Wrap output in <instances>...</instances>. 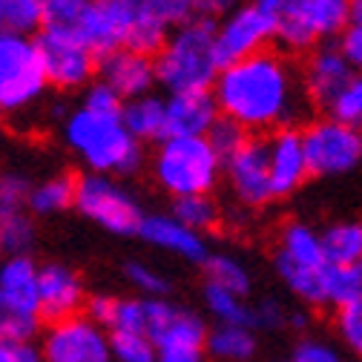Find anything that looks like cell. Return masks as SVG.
<instances>
[{
	"mask_svg": "<svg viewBox=\"0 0 362 362\" xmlns=\"http://www.w3.org/2000/svg\"><path fill=\"white\" fill-rule=\"evenodd\" d=\"M213 95L218 112L247 132L291 129L310 104L305 75L279 52H259L233 66H224Z\"/></svg>",
	"mask_w": 362,
	"mask_h": 362,
	"instance_id": "1",
	"label": "cell"
},
{
	"mask_svg": "<svg viewBox=\"0 0 362 362\" xmlns=\"http://www.w3.org/2000/svg\"><path fill=\"white\" fill-rule=\"evenodd\" d=\"M216 29L218 26L213 18H196L170 35L167 47L156 58V81L173 95L210 93V86H216L221 75Z\"/></svg>",
	"mask_w": 362,
	"mask_h": 362,
	"instance_id": "2",
	"label": "cell"
},
{
	"mask_svg": "<svg viewBox=\"0 0 362 362\" xmlns=\"http://www.w3.org/2000/svg\"><path fill=\"white\" fill-rule=\"evenodd\" d=\"M66 141L95 173H132L141 161V147L127 129L121 112L78 110L66 121Z\"/></svg>",
	"mask_w": 362,
	"mask_h": 362,
	"instance_id": "3",
	"label": "cell"
},
{
	"mask_svg": "<svg viewBox=\"0 0 362 362\" xmlns=\"http://www.w3.org/2000/svg\"><path fill=\"white\" fill-rule=\"evenodd\" d=\"M224 158L207 139H167L156 153V178L175 199L207 196Z\"/></svg>",
	"mask_w": 362,
	"mask_h": 362,
	"instance_id": "4",
	"label": "cell"
},
{
	"mask_svg": "<svg viewBox=\"0 0 362 362\" xmlns=\"http://www.w3.org/2000/svg\"><path fill=\"white\" fill-rule=\"evenodd\" d=\"M49 83L37 40L29 35H0V110L18 112L35 104Z\"/></svg>",
	"mask_w": 362,
	"mask_h": 362,
	"instance_id": "5",
	"label": "cell"
},
{
	"mask_svg": "<svg viewBox=\"0 0 362 362\" xmlns=\"http://www.w3.org/2000/svg\"><path fill=\"white\" fill-rule=\"evenodd\" d=\"M279 15L282 0H259V4L230 9L216 29V55L221 69L264 52L267 43L276 37Z\"/></svg>",
	"mask_w": 362,
	"mask_h": 362,
	"instance_id": "6",
	"label": "cell"
},
{
	"mask_svg": "<svg viewBox=\"0 0 362 362\" xmlns=\"http://www.w3.org/2000/svg\"><path fill=\"white\" fill-rule=\"evenodd\" d=\"M351 26V4L345 0H282L276 40L285 49H310L322 37H334Z\"/></svg>",
	"mask_w": 362,
	"mask_h": 362,
	"instance_id": "7",
	"label": "cell"
},
{
	"mask_svg": "<svg viewBox=\"0 0 362 362\" xmlns=\"http://www.w3.org/2000/svg\"><path fill=\"white\" fill-rule=\"evenodd\" d=\"M302 144L313 175H342L362 161V129L320 118L302 129Z\"/></svg>",
	"mask_w": 362,
	"mask_h": 362,
	"instance_id": "8",
	"label": "cell"
},
{
	"mask_svg": "<svg viewBox=\"0 0 362 362\" xmlns=\"http://www.w3.org/2000/svg\"><path fill=\"white\" fill-rule=\"evenodd\" d=\"M75 204L83 216L98 221L110 233H139L144 224V216L135 199L101 173H89L78 178Z\"/></svg>",
	"mask_w": 362,
	"mask_h": 362,
	"instance_id": "9",
	"label": "cell"
},
{
	"mask_svg": "<svg viewBox=\"0 0 362 362\" xmlns=\"http://www.w3.org/2000/svg\"><path fill=\"white\" fill-rule=\"evenodd\" d=\"M43 362H112L110 337L98 322L72 316L49 328L43 342Z\"/></svg>",
	"mask_w": 362,
	"mask_h": 362,
	"instance_id": "10",
	"label": "cell"
},
{
	"mask_svg": "<svg viewBox=\"0 0 362 362\" xmlns=\"http://www.w3.org/2000/svg\"><path fill=\"white\" fill-rule=\"evenodd\" d=\"M132 15V0H104V4H83V12L75 26V37L95 58H107L118 52L127 40Z\"/></svg>",
	"mask_w": 362,
	"mask_h": 362,
	"instance_id": "11",
	"label": "cell"
},
{
	"mask_svg": "<svg viewBox=\"0 0 362 362\" xmlns=\"http://www.w3.org/2000/svg\"><path fill=\"white\" fill-rule=\"evenodd\" d=\"M37 47H40V55H43L47 75L55 86L72 89V86H81V83H86L89 78H93L95 55L89 52L75 35L43 29L40 37H37Z\"/></svg>",
	"mask_w": 362,
	"mask_h": 362,
	"instance_id": "12",
	"label": "cell"
},
{
	"mask_svg": "<svg viewBox=\"0 0 362 362\" xmlns=\"http://www.w3.org/2000/svg\"><path fill=\"white\" fill-rule=\"evenodd\" d=\"M224 170H228L233 193L245 204L259 207V204L274 199V187H270V164H267V141L250 139L236 156H230L228 161H224Z\"/></svg>",
	"mask_w": 362,
	"mask_h": 362,
	"instance_id": "13",
	"label": "cell"
},
{
	"mask_svg": "<svg viewBox=\"0 0 362 362\" xmlns=\"http://www.w3.org/2000/svg\"><path fill=\"white\" fill-rule=\"evenodd\" d=\"M267 164H270V187L274 199H285L302 187V181L310 175L302 132L279 129L267 139Z\"/></svg>",
	"mask_w": 362,
	"mask_h": 362,
	"instance_id": "14",
	"label": "cell"
},
{
	"mask_svg": "<svg viewBox=\"0 0 362 362\" xmlns=\"http://www.w3.org/2000/svg\"><path fill=\"white\" fill-rule=\"evenodd\" d=\"M302 75H305V89H308L310 104L322 107L325 112L339 98L342 89L356 78L354 66L348 64V58L342 55L339 47H322V49H316Z\"/></svg>",
	"mask_w": 362,
	"mask_h": 362,
	"instance_id": "15",
	"label": "cell"
},
{
	"mask_svg": "<svg viewBox=\"0 0 362 362\" xmlns=\"http://www.w3.org/2000/svg\"><path fill=\"white\" fill-rule=\"evenodd\" d=\"M0 299L21 316V320H40V270L29 256H12L0 267Z\"/></svg>",
	"mask_w": 362,
	"mask_h": 362,
	"instance_id": "16",
	"label": "cell"
},
{
	"mask_svg": "<svg viewBox=\"0 0 362 362\" xmlns=\"http://www.w3.org/2000/svg\"><path fill=\"white\" fill-rule=\"evenodd\" d=\"M218 121L213 93H185L167 101V139H207Z\"/></svg>",
	"mask_w": 362,
	"mask_h": 362,
	"instance_id": "17",
	"label": "cell"
},
{
	"mask_svg": "<svg viewBox=\"0 0 362 362\" xmlns=\"http://www.w3.org/2000/svg\"><path fill=\"white\" fill-rule=\"evenodd\" d=\"M83 305V285L64 264L40 267V316L52 325L78 316Z\"/></svg>",
	"mask_w": 362,
	"mask_h": 362,
	"instance_id": "18",
	"label": "cell"
},
{
	"mask_svg": "<svg viewBox=\"0 0 362 362\" xmlns=\"http://www.w3.org/2000/svg\"><path fill=\"white\" fill-rule=\"evenodd\" d=\"M158 345V359H173V362H202V351L207 345V328L190 310H173L170 322L156 339Z\"/></svg>",
	"mask_w": 362,
	"mask_h": 362,
	"instance_id": "19",
	"label": "cell"
},
{
	"mask_svg": "<svg viewBox=\"0 0 362 362\" xmlns=\"http://www.w3.org/2000/svg\"><path fill=\"white\" fill-rule=\"evenodd\" d=\"M101 75L104 83L112 86L121 98H144L147 89L156 81V61L147 55H135L129 49H118L101 61Z\"/></svg>",
	"mask_w": 362,
	"mask_h": 362,
	"instance_id": "20",
	"label": "cell"
},
{
	"mask_svg": "<svg viewBox=\"0 0 362 362\" xmlns=\"http://www.w3.org/2000/svg\"><path fill=\"white\" fill-rule=\"evenodd\" d=\"M150 245L164 247L167 253H175L181 259H190V262H207V245L202 239V233L185 228L178 218L173 216H150L144 218L141 230H139Z\"/></svg>",
	"mask_w": 362,
	"mask_h": 362,
	"instance_id": "21",
	"label": "cell"
},
{
	"mask_svg": "<svg viewBox=\"0 0 362 362\" xmlns=\"http://www.w3.org/2000/svg\"><path fill=\"white\" fill-rule=\"evenodd\" d=\"M167 23L158 15L153 0H144V4H132V15H129V29H127V40L124 49L135 52V55H158L167 47Z\"/></svg>",
	"mask_w": 362,
	"mask_h": 362,
	"instance_id": "22",
	"label": "cell"
},
{
	"mask_svg": "<svg viewBox=\"0 0 362 362\" xmlns=\"http://www.w3.org/2000/svg\"><path fill=\"white\" fill-rule=\"evenodd\" d=\"M276 259H282L288 264H296V267H305V270H322V267H328L325 247H322V233H316L310 224L291 221L288 228L282 230Z\"/></svg>",
	"mask_w": 362,
	"mask_h": 362,
	"instance_id": "23",
	"label": "cell"
},
{
	"mask_svg": "<svg viewBox=\"0 0 362 362\" xmlns=\"http://www.w3.org/2000/svg\"><path fill=\"white\" fill-rule=\"evenodd\" d=\"M121 118L135 141H153V139L167 141V104L164 101L153 95L135 98L124 107Z\"/></svg>",
	"mask_w": 362,
	"mask_h": 362,
	"instance_id": "24",
	"label": "cell"
},
{
	"mask_svg": "<svg viewBox=\"0 0 362 362\" xmlns=\"http://www.w3.org/2000/svg\"><path fill=\"white\" fill-rule=\"evenodd\" d=\"M322 247L328 264L356 267L362 262V221H334L322 230Z\"/></svg>",
	"mask_w": 362,
	"mask_h": 362,
	"instance_id": "25",
	"label": "cell"
},
{
	"mask_svg": "<svg viewBox=\"0 0 362 362\" xmlns=\"http://www.w3.org/2000/svg\"><path fill=\"white\" fill-rule=\"evenodd\" d=\"M204 305L207 310L216 316L221 325H242V328H256V310L253 305H247L242 296L236 293H228L216 285H204Z\"/></svg>",
	"mask_w": 362,
	"mask_h": 362,
	"instance_id": "26",
	"label": "cell"
},
{
	"mask_svg": "<svg viewBox=\"0 0 362 362\" xmlns=\"http://www.w3.org/2000/svg\"><path fill=\"white\" fill-rule=\"evenodd\" d=\"M207 348L216 359L247 362L256 354V337L250 328H242V325H218L207 337Z\"/></svg>",
	"mask_w": 362,
	"mask_h": 362,
	"instance_id": "27",
	"label": "cell"
},
{
	"mask_svg": "<svg viewBox=\"0 0 362 362\" xmlns=\"http://www.w3.org/2000/svg\"><path fill=\"white\" fill-rule=\"evenodd\" d=\"M207 282L221 288V291H228V293H236V296H247L250 293V276H247V270L239 259L233 256H210L207 262Z\"/></svg>",
	"mask_w": 362,
	"mask_h": 362,
	"instance_id": "28",
	"label": "cell"
},
{
	"mask_svg": "<svg viewBox=\"0 0 362 362\" xmlns=\"http://www.w3.org/2000/svg\"><path fill=\"white\" fill-rule=\"evenodd\" d=\"M43 23V4L37 0H0V35H29Z\"/></svg>",
	"mask_w": 362,
	"mask_h": 362,
	"instance_id": "29",
	"label": "cell"
},
{
	"mask_svg": "<svg viewBox=\"0 0 362 362\" xmlns=\"http://www.w3.org/2000/svg\"><path fill=\"white\" fill-rule=\"evenodd\" d=\"M75 193H78V181L69 178V175H58V178H49L43 181L40 187L32 190L29 196V207L35 213H58L64 207H69L75 202Z\"/></svg>",
	"mask_w": 362,
	"mask_h": 362,
	"instance_id": "30",
	"label": "cell"
},
{
	"mask_svg": "<svg viewBox=\"0 0 362 362\" xmlns=\"http://www.w3.org/2000/svg\"><path fill=\"white\" fill-rule=\"evenodd\" d=\"M173 218H178L185 228L202 233V230L216 228L218 210H216V202L210 196H187V199H175Z\"/></svg>",
	"mask_w": 362,
	"mask_h": 362,
	"instance_id": "31",
	"label": "cell"
},
{
	"mask_svg": "<svg viewBox=\"0 0 362 362\" xmlns=\"http://www.w3.org/2000/svg\"><path fill=\"white\" fill-rule=\"evenodd\" d=\"M110 348L115 362H158V345L147 334H110Z\"/></svg>",
	"mask_w": 362,
	"mask_h": 362,
	"instance_id": "32",
	"label": "cell"
},
{
	"mask_svg": "<svg viewBox=\"0 0 362 362\" xmlns=\"http://www.w3.org/2000/svg\"><path fill=\"white\" fill-rule=\"evenodd\" d=\"M325 293H328V305H334L337 310L351 305V302H356L362 296L356 270L354 267L328 264V270H325Z\"/></svg>",
	"mask_w": 362,
	"mask_h": 362,
	"instance_id": "33",
	"label": "cell"
},
{
	"mask_svg": "<svg viewBox=\"0 0 362 362\" xmlns=\"http://www.w3.org/2000/svg\"><path fill=\"white\" fill-rule=\"evenodd\" d=\"M107 328H110V334L112 331L147 334V302H139V299H115V308H112V316H110V325Z\"/></svg>",
	"mask_w": 362,
	"mask_h": 362,
	"instance_id": "34",
	"label": "cell"
},
{
	"mask_svg": "<svg viewBox=\"0 0 362 362\" xmlns=\"http://www.w3.org/2000/svg\"><path fill=\"white\" fill-rule=\"evenodd\" d=\"M328 118L342 121L348 127H362V75H356L328 107Z\"/></svg>",
	"mask_w": 362,
	"mask_h": 362,
	"instance_id": "35",
	"label": "cell"
},
{
	"mask_svg": "<svg viewBox=\"0 0 362 362\" xmlns=\"http://www.w3.org/2000/svg\"><path fill=\"white\" fill-rule=\"evenodd\" d=\"M207 141L213 144V150L228 161L230 156H236L250 139H247V129H242L236 121H230V118H218L216 121V127L210 129V135H207Z\"/></svg>",
	"mask_w": 362,
	"mask_h": 362,
	"instance_id": "36",
	"label": "cell"
},
{
	"mask_svg": "<svg viewBox=\"0 0 362 362\" xmlns=\"http://www.w3.org/2000/svg\"><path fill=\"white\" fill-rule=\"evenodd\" d=\"M29 196H32V190H29V181L23 175H15V173L0 175V221L21 216Z\"/></svg>",
	"mask_w": 362,
	"mask_h": 362,
	"instance_id": "37",
	"label": "cell"
},
{
	"mask_svg": "<svg viewBox=\"0 0 362 362\" xmlns=\"http://www.w3.org/2000/svg\"><path fill=\"white\" fill-rule=\"evenodd\" d=\"M337 331L348 351L362 359V296L337 310Z\"/></svg>",
	"mask_w": 362,
	"mask_h": 362,
	"instance_id": "38",
	"label": "cell"
},
{
	"mask_svg": "<svg viewBox=\"0 0 362 362\" xmlns=\"http://www.w3.org/2000/svg\"><path fill=\"white\" fill-rule=\"evenodd\" d=\"M0 242H4V250L15 253V256H23L26 247H32V242H35L32 221L23 213L12 216V218H4L0 221Z\"/></svg>",
	"mask_w": 362,
	"mask_h": 362,
	"instance_id": "39",
	"label": "cell"
},
{
	"mask_svg": "<svg viewBox=\"0 0 362 362\" xmlns=\"http://www.w3.org/2000/svg\"><path fill=\"white\" fill-rule=\"evenodd\" d=\"M127 279L141 293H150V296H161V293L170 291V282L158 274V270H153V267H147L141 262H129L127 264Z\"/></svg>",
	"mask_w": 362,
	"mask_h": 362,
	"instance_id": "40",
	"label": "cell"
},
{
	"mask_svg": "<svg viewBox=\"0 0 362 362\" xmlns=\"http://www.w3.org/2000/svg\"><path fill=\"white\" fill-rule=\"evenodd\" d=\"M37 322L32 320H21V316H15L4 299H0V342H9V345H18V342H26L32 334H35Z\"/></svg>",
	"mask_w": 362,
	"mask_h": 362,
	"instance_id": "41",
	"label": "cell"
},
{
	"mask_svg": "<svg viewBox=\"0 0 362 362\" xmlns=\"http://www.w3.org/2000/svg\"><path fill=\"white\" fill-rule=\"evenodd\" d=\"M293 362H345V359H342V354H339L331 342H322V339H302V342L296 345Z\"/></svg>",
	"mask_w": 362,
	"mask_h": 362,
	"instance_id": "42",
	"label": "cell"
},
{
	"mask_svg": "<svg viewBox=\"0 0 362 362\" xmlns=\"http://www.w3.org/2000/svg\"><path fill=\"white\" fill-rule=\"evenodd\" d=\"M86 110H95V112H124L121 107V95L115 93L112 86H107L104 81L95 83V86H89V93H86Z\"/></svg>",
	"mask_w": 362,
	"mask_h": 362,
	"instance_id": "43",
	"label": "cell"
},
{
	"mask_svg": "<svg viewBox=\"0 0 362 362\" xmlns=\"http://www.w3.org/2000/svg\"><path fill=\"white\" fill-rule=\"evenodd\" d=\"M339 49L348 58V64L354 66L356 75H362V23H351L342 37H339Z\"/></svg>",
	"mask_w": 362,
	"mask_h": 362,
	"instance_id": "44",
	"label": "cell"
},
{
	"mask_svg": "<svg viewBox=\"0 0 362 362\" xmlns=\"http://www.w3.org/2000/svg\"><path fill=\"white\" fill-rule=\"evenodd\" d=\"M0 362H15V345L0 342Z\"/></svg>",
	"mask_w": 362,
	"mask_h": 362,
	"instance_id": "45",
	"label": "cell"
},
{
	"mask_svg": "<svg viewBox=\"0 0 362 362\" xmlns=\"http://www.w3.org/2000/svg\"><path fill=\"white\" fill-rule=\"evenodd\" d=\"M351 23H362V0H351Z\"/></svg>",
	"mask_w": 362,
	"mask_h": 362,
	"instance_id": "46",
	"label": "cell"
},
{
	"mask_svg": "<svg viewBox=\"0 0 362 362\" xmlns=\"http://www.w3.org/2000/svg\"><path fill=\"white\" fill-rule=\"evenodd\" d=\"M354 270H356V279H359V291H362V262H359V264H356Z\"/></svg>",
	"mask_w": 362,
	"mask_h": 362,
	"instance_id": "47",
	"label": "cell"
},
{
	"mask_svg": "<svg viewBox=\"0 0 362 362\" xmlns=\"http://www.w3.org/2000/svg\"><path fill=\"white\" fill-rule=\"evenodd\" d=\"M0 253H4V242H0Z\"/></svg>",
	"mask_w": 362,
	"mask_h": 362,
	"instance_id": "48",
	"label": "cell"
},
{
	"mask_svg": "<svg viewBox=\"0 0 362 362\" xmlns=\"http://www.w3.org/2000/svg\"><path fill=\"white\" fill-rule=\"evenodd\" d=\"M158 362H173V359H158Z\"/></svg>",
	"mask_w": 362,
	"mask_h": 362,
	"instance_id": "49",
	"label": "cell"
},
{
	"mask_svg": "<svg viewBox=\"0 0 362 362\" xmlns=\"http://www.w3.org/2000/svg\"><path fill=\"white\" fill-rule=\"evenodd\" d=\"M291 362H293V359H291Z\"/></svg>",
	"mask_w": 362,
	"mask_h": 362,
	"instance_id": "50",
	"label": "cell"
}]
</instances>
